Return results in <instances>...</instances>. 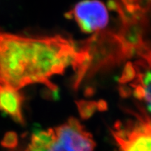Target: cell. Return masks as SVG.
<instances>
[{
	"instance_id": "obj_9",
	"label": "cell",
	"mask_w": 151,
	"mask_h": 151,
	"mask_svg": "<svg viewBox=\"0 0 151 151\" xmlns=\"http://www.w3.org/2000/svg\"><path fill=\"white\" fill-rule=\"evenodd\" d=\"M27 147H28V148L30 150V151H47L46 149L41 148V147L34 146L31 144H29V146H28Z\"/></svg>"
},
{
	"instance_id": "obj_4",
	"label": "cell",
	"mask_w": 151,
	"mask_h": 151,
	"mask_svg": "<svg viewBox=\"0 0 151 151\" xmlns=\"http://www.w3.org/2000/svg\"><path fill=\"white\" fill-rule=\"evenodd\" d=\"M55 137L47 151H94L96 143L78 120L71 118L54 128Z\"/></svg>"
},
{
	"instance_id": "obj_10",
	"label": "cell",
	"mask_w": 151,
	"mask_h": 151,
	"mask_svg": "<svg viewBox=\"0 0 151 151\" xmlns=\"http://www.w3.org/2000/svg\"><path fill=\"white\" fill-rule=\"evenodd\" d=\"M24 151H30V150H29V148H28V147H27V148H26V149H25V150H24Z\"/></svg>"
},
{
	"instance_id": "obj_7",
	"label": "cell",
	"mask_w": 151,
	"mask_h": 151,
	"mask_svg": "<svg viewBox=\"0 0 151 151\" xmlns=\"http://www.w3.org/2000/svg\"><path fill=\"white\" fill-rule=\"evenodd\" d=\"M18 135L15 132H8L4 136L0 144L3 148L14 149L18 146Z\"/></svg>"
},
{
	"instance_id": "obj_1",
	"label": "cell",
	"mask_w": 151,
	"mask_h": 151,
	"mask_svg": "<svg viewBox=\"0 0 151 151\" xmlns=\"http://www.w3.org/2000/svg\"><path fill=\"white\" fill-rule=\"evenodd\" d=\"M78 46L60 35L27 37L0 31V83L17 90L40 83L55 91L51 78L73 67Z\"/></svg>"
},
{
	"instance_id": "obj_5",
	"label": "cell",
	"mask_w": 151,
	"mask_h": 151,
	"mask_svg": "<svg viewBox=\"0 0 151 151\" xmlns=\"http://www.w3.org/2000/svg\"><path fill=\"white\" fill-rule=\"evenodd\" d=\"M68 18L76 22L85 33L98 32L109 23V15L106 6L99 0H83L67 13Z\"/></svg>"
},
{
	"instance_id": "obj_2",
	"label": "cell",
	"mask_w": 151,
	"mask_h": 151,
	"mask_svg": "<svg viewBox=\"0 0 151 151\" xmlns=\"http://www.w3.org/2000/svg\"><path fill=\"white\" fill-rule=\"evenodd\" d=\"M138 58L126 64L119 79L122 95L133 97L143 104L151 121V49L143 41L135 46Z\"/></svg>"
},
{
	"instance_id": "obj_6",
	"label": "cell",
	"mask_w": 151,
	"mask_h": 151,
	"mask_svg": "<svg viewBox=\"0 0 151 151\" xmlns=\"http://www.w3.org/2000/svg\"><path fill=\"white\" fill-rule=\"evenodd\" d=\"M22 102L23 97L18 90L0 83V111L9 115L17 123L24 124Z\"/></svg>"
},
{
	"instance_id": "obj_8",
	"label": "cell",
	"mask_w": 151,
	"mask_h": 151,
	"mask_svg": "<svg viewBox=\"0 0 151 151\" xmlns=\"http://www.w3.org/2000/svg\"><path fill=\"white\" fill-rule=\"evenodd\" d=\"M113 4L116 9L120 10H129L141 6L140 0H114Z\"/></svg>"
},
{
	"instance_id": "obj_3",
	"label": "cell",
	"mask_w": 151,
	"mask_h": 151,
	"mask_svg": "<svg viewBox=\"0 0 151 151\" xmlns=\"http://www.w3.org/2000/svg\"><path fill=\"white\" fill-rule=\"evenodd\" d=\"M137 121L116 123L112 134L120 151H151V121L146 116Z\"/></svg>"
}]
</instances>
